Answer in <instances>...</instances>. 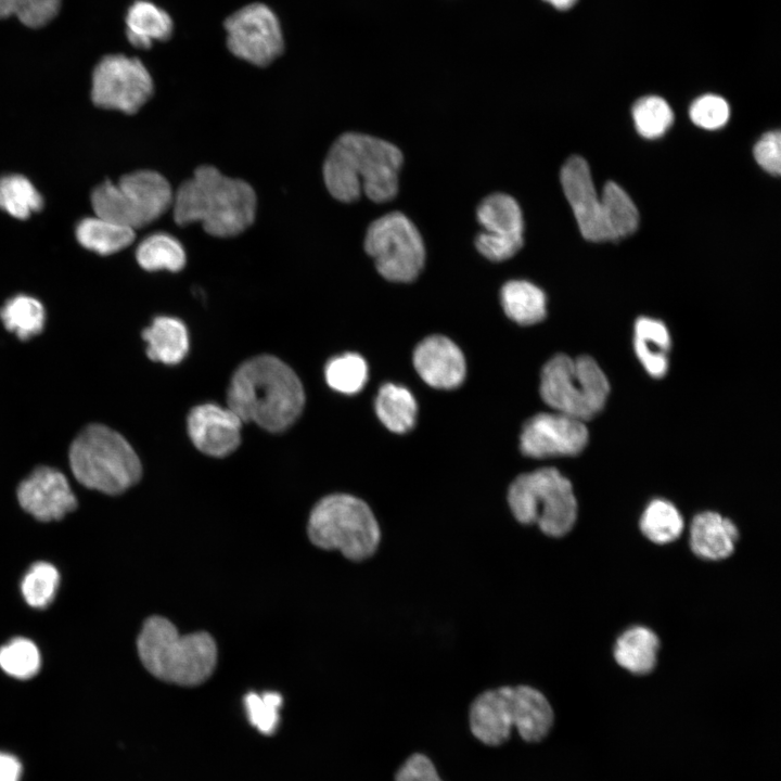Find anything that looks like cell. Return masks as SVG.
Returning <instances> with one entry per match:
<instances>
[{
	"instance_id": "11",
	"label": "cell",
	"mask_w": 781,
	"mask_h": 781,
	"mask_svg": "<svg viewBox=\"0 0 781 781\" xmlns=\"http://www.w3.org/2000/svg\"><path fill=\"white\" fill-rule=\"evenodd\" d=\"M364 249L379 273L392 282L417 279L425 261L423 240L417 227L399 212L375 219L368 228Z\"/></svg>"
},
{
	"instance_id": "37",
	"label": "cell",
	"mask_w": 781,
	"mask_h": 781,
	"mask_svg": "<svg viewBox=\"0 0 781 781\" xmlns=\"http://www.w3.org/2000/svg\"><path fill=\"white\" fill-rule=\"evenodd\" d=\"M40 666L39 650L26 638H14L0 648V667L11 677L29 679L37 675Z\"/></svg>"
},
{
	"instance_id": "18",
	"label": "cell",
	"mask_w": 781,
	"mask_h": 781,
	"mask_svg": "<svg viewBox=\"0 0 781 781\" xmlns=\"http://www.w3.org/2000/svg\"><path fill=\"white\" fill-rule=\"evenodd\" d=\"M242 423L230 408L203 404L190 411L187 427L193 445L201 452L225 457L240 445Z\"/></svg>"
},
{
	"instance_id": "36",
	"label": "cell",
	"mask_w": 781,
	"mask_h": 781,
	"mask_svg": "<svg viewBox=\"0 0 781 781\" xmlns=\"http://www.w3.org/2000/svg\"><path fill=\"white\" fill-rule=\"evenodd\" d=\"M637 131L646 139L662 137L674 121L669 104L661 97L648 95L639 99L632 107Z\"/></svg>"
},
{
	"instance_id": "22",
	"label": "cell",
	"mask_w": 781,
	"mask_h": 781,
	"mask_svg": "<svg viewBox=\"0 0 781 781\" xmlns=\"http://www.w3.org/2000/svg\"><path fill=\"white\" fill-rule=\"evenodd\" d=\"M148 357L156 362L177 364L189 351V334L179 319L159 316L142 332Z\"/></svg>"
},
{
	"instance_id": "32",
	"label": "cell",
	"mask_w": 781,
	"mask_h": 781,
	"mask_svg": "<svg viewBox=\"0 0 781 781\" xmlns=\"http://www.w3.org/2000/svg\"><path fill=\"white\" fill-rule=\"evenodd\" d=\"M42 206V196L26 177L17 174L0 177V208L9 215L27 219Z\"/></svg>"
},
{
	"instance_id": "26",
	"label": "cell",
	"mask_w": 781,
	"mask_h": 781,
	"mask_svg": "<svg viewBox=\"0 0 781 781\" xmlns=\"http://www.w3.org/2000/svg\"><path fill=\"white\" fill-rule=\"evenodd\" d=\"M501 304L507 316L522 325L541 321L547 313L545 293L524 280H511L501 289Z\"/></svg>"
},
{
	"instance_id": "12",
	"label": "cell",
	"mask_w": 781,
	"mask_h": 781,
	"mask_svg": "<svg viewBox=\"0 0 781 781\" xmlns=\"http://www.w3.org/2000/svg\"><path fill=\"white\" fill-rule=\"evenodd\" d=\"M154 84L143 62L121 52L102 55L90 74V98L105 110L138 112L152 97Z\"/></svg>"
},
{
	"instance_id": "14",
	"label": "cell",
	"mask_w": 781,
	"mask_h": 781,
	"mask_svg": "<svg viewBox=\"0 0 781 781\" xmlns=\"http://www.w3.org/2000/svg\"><path fill=\"white\" fill-rule=\"evenodd\" d=\"M483 231L475 239L477 251L491 261H503L523 246V217L517 202L504 193L485 197L476 209Z\"/></svg>"
},
{
	"instance_id": "25",
	"label": "cell",
	"mask_w": 781,
	"mask_h": 781,
	"mask_svg": "<svg viewBox=\"0 0 781 781\" xmlns=\"http://www.w3.org/2000/svg\"><path fill=\"white\" fill-rule=\"evenodd\" d=\"M75 234L80 245L100 255H110L124 249L136 236L133 229L97 215L81 219Z\"/></svg>"
},
{
	"instance_id": "4",
	"label": "cell",
	"mask_w": 781,
	"mask_h": 781,
	"mask_svg": "<svg viewBox=\"0 0 781 781\" xmlns=\"http://www.w3.org/2000/svg\"><path fill=\"white\" fill-rule=\"evenodd\" d=\"M553 709L547 697L526 684L501 686L479 693L471 703V731L484 744L505 742L513 728L527 742L543 739L553 724Z\"/></svg>"
},
{
	"instance_id": "24",
	"label": "cell",
	"mask_w": 781,
	"mask_h": 781,
	"mask_svg": "<svg viewBox=\"0 0 781 781\" xmlns=\"http://www.w3.org/2000/svg\"><path fill=\"white\" fill-rule=\"evenodd\" d=\"M636 355L653 377H662L668 369L670 335L666 325L653 318L641 317L635 323Z\"/></svg>"
},
{
	"instance_id": "19",
	"label": "cell",
	"mask_w": 781,
	"mask_h": 781,
	"mask_svg": "<svg viewBox=\"0 0 781 781\" xmlns=\"http://www.w3.org/2000/svg\"><path fill=\"white\" fill-rule=\"evenodd\" d=\"M413 364L422 380L435 388H456L465 376L462 351L441 335L428 336L415 347Z\"/></svg>"
},
{
	"instance_id": "6",
	"label": "cell",
	"mask_w": 781,
	"mask_h": 781,
	"mask_svg": "<svg viewBox=\"0 0 781 781\" xmlns=\"http://www.w3.org/2000/svg\"><path fill=\"white\" fill-rule=\"evenodd\" d=\"M308 538L316 547L337 550L351 562L371 559L379 550L382 529L370 505L348 494L323 497L312 508Z\"/></svg>"
},
{
	"instance_id": "8",
	"label": "cell",
	"mask_w": 781,
	"mask_h": 781,
	"mask_svg": "<svg viewBox=\"0 0 781 781\" xmlns=\"http://www.w3.org/2000/svg\"><path fill=\"white\" fill-rule=\"evenodd\" d=\"M507 502L521 525H537L552 538L574 527L578 504L571 482L554 468H541L518 475L509 486Z\"/></svg>"
},
{
	"instance_id": "10",
	"label": "cell",
	"mask_w": 781,
	"mask_h": 781,
	"mask_svg": "<svg viewBox=\"0 0 781 781\" xmlns=\"http://www.w3.org/2000/svg\"><path fill=\"white\" fill-rule=\"evenodd\" d=\"M169 182L154 170H137L117 182L104 181L91 193L94 214L133 230L158 219L171 206Z\"/></svg>"
},
{
	"instance_id": "23",
	"label": "cell",
	"mask_w": 781,
	"mask_h": 781,
	"mask_svg": "<svg viewBox=\"0 0 781 781\" xmlns=\"http://www.w3.org/2000/svg\"><path fill=\"white\" fill-rule=\"evenodd\" d=\"M657 635L645 626H632L616 640L613 650L616 663L633 675L650 674L656 666L660 651Z\"/></svg>"
},
{
	"instance_id": "9",
	"label": "cell",
	"mask_w": 781,
	"mask_h": 781,
	"mask_svg": "<svg viewBox=\"0 0 781 781\" xmlns=\"http://www.w3.org/2000/svg\"><path fill=\"white\" fill-rule=\"evenodd\" d=\"M609 392L604 372L589 356L556 355L542 368L540 395L556 412L585 422L604 407Z\"/></svg>"
},
{
	"instance_id": "41",
	"label": "cell",
	"mask_w": 781,
	"mask_h": 781,
	"mask_svg": "<svg viewBox=\"0 0 781 781\" xmlns=\"http://www.w3.org/2000/svg\"><path fill=\"white\" fill-rule=\"evenodd\" d=\"M395 781H443L434 764L422 754H413L399 768Z\"/></svg>"
},
{
	"instance_id": "13",
	"label": "cell",
	"mask_w": 781,
	"mask_h": 781,
	"mask_svg": "<svg viewBox=\"0 0 781 781\" xmlns=\"http://www.w3.org/2000/svg\"><path fill=\"white\" fill-rule=\"evenodd\" d=\"M227 46L232 54L256 66H267L284 49L279 20L264 3H251L225 22Z\"/></svg>"
},
{
	"instance_id": "43",
	"label": "cell",
	"mask_w": 781,
	"mask_h": 781,
	"mask_svg": "<svg viewBox=\"0 0 781 781\" xmlns=\"http://www.w3.org/2000/svg\"><path fill=\"white\" fill-rule=\"evenodd\" d=\"M558 10H568L577 2V0H545Z\"/></svg>"
},
{
	"instance_id": "30",
	"label": "cell",
	"mask_w": 781,
	"mask_h": 781,
	"mask_svg": "<svg viewBox=\"0 0 781 781\" xmlns=\"http://www.w3.org/2000/svg\"><path fill=\"white\" fill-rule=\"evenodd\" d=\"M138 264L148 271H180L187 261L180 242L167 233H154L145 238L136 251Z\"/></svg>"
},
{
	"instance_id": "38",
	"label": "cell",
	"mask_w": 781,
	"mask_h": 781,
	"mask_svg": "<svg viewBox=\"0 0 781 781\" xmlns=\"http://www.w3.org/2000/svg\"><path fill=\"white\" fill-rule=\"evenodd\" d=\"M282 696L277 692L257 694L251 692L244 697V706L252 726L266 735H271L279 726V709Z\"/></svg>"
},
{
	"instance_id": "33",
	"label": "cell",
	"mask_w": 781,
	"mask_h": 781,
	"mask_svg": "<svg viewBox=\"0 0 781 781\" xmlns=\"http://www.w3.org/2000/svg\"><path fill=\"white\" fill-rule=\"evenodd\" d=\"M63 0H0V21L15 20L37 30L51 24L60 14Z\"/></svg>"
},
{
	"instance_id": "2",
	"label": "cell",
	"mask_w": 781,
	"mask_h": 781,
	"mask_svg": "<svg viewBox=\"0 0 781 781\" xmlns=\"http://www.w3.org/2000/svg\"><path fill=\"white\" fill-rule=\"evenodd\" d=\"M228 408L242 422L279 433L290 427L303 411L305 393L296 373L270 355L257 356L234 372L227 393Z\"/></svg>"
},
{
	"instance_id": "40",
	"label": "cell",
	"mask_w": 781,
	"mask_h": 781,
	"mask_svg": "<svg viewBox=\"0 0 781 781\" xmlns=\"http://www.w3.org/2000/svg\"><path fill=\"white\" fill-rule=\"evenodd\" d=\"M754 156L761 168L778 176L781 171V136L780 131L765 133L754 146Z\"/></svg>"
},
{
	"instance_id": "27",
	"label": "cell",
	"mask_w": 781,
	"mask_h": 781,
	"mask_svg": "<svg viewBox=\"0 0 781 781\" xmlns=\"http://www.w3.org/2000/svg\"><path fill=\"white\" fill-rule=\"evenodd\" d=\"M375 411L380 421L394 433L408 432L415 422L417 402L404 386L384 384L375 398Z\"/></svg>"
},
{
	"instance_id": "5",
	"label": "cell",
	"mask_w": 781,
	"mask_h": 781,
	"mask_svg": "<svg viewBox=\"0 0 781 781\" xmlns=\"http://www.w3.org/2000/svg\"><path fill=\"white\" fill-rule=\"evenodd\" d=\"M138 654L154 677L175 684L194 687L207 680L217 664V646L204 631L181 636L162 616L148 618L137 640Z\"/></svg>"
},
{
	"instance_id": "21",
	"label": "cell",
	"mask_w": 781,
	"mask_h": 781,
	"mask_svg": "<svg viewBox=\"0 0 781 781\" xmlns=\"http://www.w3.org/2000/svg\"><path fill=\"white\" fill-rule=\"evenodd\" d=\"M124 37L132 48L149 50L156 41L168 40L174 30L170 15L150 0H133L123 16Z\"/></svg>"
},
{
	"instance_id": "42",
	"label": "cell",
	"mask_w": 781,
	"mask_h": 781,
	"mask_svg": "<svg viewBox=\"0 0 781 781\" xmlns=\"http://www.w3.org/2000/svg\"><path fill=\"white\" fill-rule=\"evenodd\" d=\"M21 773L20 760L11 754L0 752V781H20Z\"/></svg>"
},
{
	"instance_id": "17",
	"label": "cell",
	"mask_w": 781,
	"mask_h": 781,
	"mask_svg": "<svg viewBox=\"0 0 781 781\" xmlns=\"http://www.w3.org/2000/svg\"><path fill=\"white\" fill-rule=\"evenodd\" d=\"M17 499L26 512L42 522L60 520L77 507L65 475L48 466L37 468L20 484Z\"/></svg>"
},
{
	"instance_id": "31",
	"label": "cell",
	"mask_w": 781,
	"mask_h": 781,
	"mask_svg": "<svg viewBox=\"0 0 781 781\" xmlns=\"http://www.w3.org/2000/svg\"><path fill=\"white\" fill-rule=\"evenodd\" d=\"M4 327L21 340H29L40 333L44 325V308L35 297L16 295L0 309Z\"/></svg>"
},
{
	"instance_id": "28",
	"label": "cell",
	"mask_w": 781,
	"mask_h": 781,
	"mask_svg": "<svg viewBox=\"0 0 781 781\" xmlns=\"http://www.w3.org/2000/svg\"><path fill=\"white\" fill-rule=\"evenodd\" d=\"M603 220L610 240L632 233L639 223V214L629 195L615 182L605 183L600 196Z\"/></svg>"
},
{
	"instance_id": "7",
	"label": "cell",
	"mask_w": 781,
	"mask_h": 781,
	"mask_svg": "<svg viewBox=\"0 0 781 781\" xmlns=\"http://www.w3.org/2000/svg\"><path fill=\"white\" fill-rule=\"evenodd\" d=\"M69 463L85 487L118 495L141 477L142 466L130 444L114 430L91 424L72 443Z\"/></svg>"
},
{
	"instance_id": "34",
	"label": "cell",
	"mask_w": 781,
	"mask_h": 781,
	"mask_svg": "<svg viewBox=\"0 0 781 781\" xmlns=\"http://www.w3.org/2000/svg\"><path fill=\"white\" fill-rule=\"evenodd\" d=\"M324 376L328 385L343 394H355L362 389L368 377L364 359L347 353L332 358L325 366Z\"/></svg>"
},
{
	"instance_id": "15",
	"label": "cell",
	"mask_w": 781,
	"mask_h": 781,
	"mask_svg": "<svg viewBox=\"0 0 781 781\" xmlns=\"http://www.w3.org/2000/svg\"><path fill=\"white\" fill-rule=\"evenodd\" d=\"M587 441L585 422L556 411L532 417L520 436L522 452L536 459L575 456Z\"/></svg>"
},
{
	"instance_id": "1",
	"label": "cell",
	"mask_w": 781,
	"mask_h": 781,
	"mask_svg": "<svg viewBox=\"0 0 781 781\" xmlns=\"http://www.w3.org/2000/svg\"><path fill=\"white\" fill-rule=\"evenodd\" d=\"M404 162L400 150L380 138L346 132L332 144L323 164L329 193L350 203L363 192L371 201H392L398 192V174Z\"/></svg>"
},
{
	"instance_id": "20",
	"label": "cell",
	"mask_w": 781,
	"mask_h": 781,
	"mask_svg": "<svg viewBox=\"0 0 781 781\" xmlns=\"http://www.w3.org/2000/svg\"><path fill=\"white\" fill-rule=\"evenodd\" d=\"M739 539L735 524L713 511L696 514L690 525L689 543L692 552L707 561L729 558Z\"/></svg>"
},
{
	"instance_id": "3",
	"label": "cell",
	"mask_w": 781,
	"mask_h": 781,
	"mask_svg": "<svg viewBox=\"0 0 781 781\" xmlns=\"http://www.w3.org/2000/svg\"><path fill=\"white\" fill-rule=\"evenodd\" d=\"M171 206L178 225L200 221L208 234L229 238L240 234L254 222L257 199L247 182L205 165L197 167L192 178L181 183Z\"/></svg>"
},
{
	"instance_id": "16",
	"label": "cell",
	"mask_w": 781,
	"mask_h": 781,
	"mask_svg": "<svg viewBox=\"0 0 781 781\" xmlns=\"http://www.w3.org/2000/svg\"><path fill=\"white\" fill-rule=\"evenodd\" d=\"M561 183L582 236L594 242L610 240L587 162L579 156L568 158L561 170Z\"/></svg>"
},
{
	"instance_id": "29",
	"label": "cell",
	"mask_w": 781,
	"mask_h": 781,
	"mask_svg": "<svg viewBox=\"0 0 781 781\" xmlns=\"http://www.w3.org/2000/svg\"><path fill=\"white\" fill-rule=\"evenodd\" d=\"M639 526L650 541L667 545L680 537L684 522L675 504L665 499H654L643 510Z\"/></svg>"
},
{
	"instance_id": "39",
	"label": "cell",
	"mask_w": 781,
	"mask_h": 781,
	"mask_svg": "<svg viewBox=\"0 0 781 781\" xmlns=\"http://www.w3.org/2000/svg\"><path fill=\"white\" fill-rule=\"evenodd\" d=\"M689 115L696 126L714 130L727 124L730 108L724 98L716 94H704L691 104Z\"/></svg>"
},
{
	"instance_id": "35",
	"label": "cell",
	"mask_w": 781,
	"mask_h": 781,
	"mask_svg": "<svg viewBox=\"0 0 781 781\" xmlns=\"http://www.w3.org/2000/svg\"><path fill=\"white\" fill-rule=\"evenodd\" d=\"M60 574L50 563H34L21 582L22 594L28 605L35 609L49 606L59 589Z\"/></svg>"
}]
</instances>
